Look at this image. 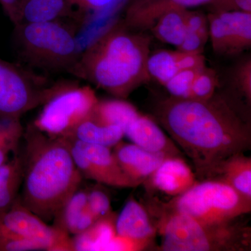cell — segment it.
<instances>
[{
    "label": "cell",
    "instance_id": "ba28073f",
    "mask_svg": "<svg viewBox=\"0 0 251 251\" xmlns=\"http://www.w3.org/2000/svg\"><path fill=\"white\" fill-rule=\"evenodd\" d=\"M45 85L43 77L0 58V120H20L45 103L56 87Z\"/></svg>",
    "mask_w": 251,
    "mask_h": 251
},
{
    "label": "cell",
    "instance_id": "1f68e13d",
    "mask_svg": "<svg viewBox=\"0 0 251 251\" xmlns=\"http://www.w3.org/2000/svg\"><path fill=\"white\" fill-rule=\"evenodd\" d=\"M208 6L211 12L243 11L251 13V0H212Z\"/></svg>",
    "mask_w": 251,
    "mask_h": 251
},
{
    "label": "cell",
    "instance_id": "44dd1931",
    "mask_svg": "<svg viewBox=\"0 0 251 251\" xmlns=\"http://www.w3.org/2000/svg\"><path fill=\"white\" fill-rule=\"evenodd\" d=\"M116 216L97 220L89 228L72 238L74 251H104L116 236Z\"/></svg>",
    "mask_w": 251,
    "mask_h": 251
},
{
    "label": "cell",
    "instance_id": "cb8c5ba5",
    "mask_svg": "<svg viewBox=\"0 0 251 251\" xmlns=\"http://www.w3.org/2000/svg\"><path fill=\"white\" fill-rule=\"evenodd\" d=\"M186 10L175 9L162 15L150 30L158 40L178 49L186 35Z\"/></svg>",
    "mask_w": 251,
    "mask_h": 251
},
{
    "label": "cell",
    "instance_id": "ffe728a7",
    "mask_svg": "<svg viewBox=\"0 0 251 251\" xmlns=\"http://www.w3.org/2000/svg\"><path fill=\"white\" fill-rule=\"evenodd\" d=\"M124 136L121 127L101 125L90 116L81 122L67 138L110 148L120 143Z\"/></svg>",
    "mask_w": 251,
    "mask_h": 251
},
{
    "label": "cell",
    "instance_id": "ac0fdd59",
    "mask_svg": "<svg viewBox=\"0 0 251 251\" xmlns=\"http://www.w3.org/2000/svg\"><path fill=\"white\" fill-rule=\"evenodd\" d=\"M21 23H38L71 17L74 10L67 0H20Z\"/></svg>",
    "mask_w": 251,
    "mask_h": 251
},
{
    "label": "cell",
    "instance_id": "f546056e",
    "mask_svg": "<svg viewBox=\"0 0 251 251\" xmlns=\"http://www.w3.org/2000/svg\"><path fill=\"white\" fill-rule=\"evenodd\" d=\"M87 206L96 221L115 216L112 211L110 198L101 190L94 188L87 191Z\"/></svg>",
    "mask_w": 251,
    "mask_h": 251
},
{
    "label": "cell",
    "instance_id": "e575fe53",
    "mask_svg": "<svg viewBox=\"0 0 251 251\" xmlns=\"http://www.w3.org/2000/svg\"><path fill=\"white\" fill-rule=\"evenodd\" d=\"M9 121V120H0V137L1 136V135L4 133L5 130L6 129Z\"/></svg>",
    "mask_w": 251,
    "mask_h": 251
},
{
    "label": "cell",
    "instance_id": "d4e9b609",
    "mask_svg": "<svg viewBox=\"0 0 251 251\" xmlns=\"http://www.w3.org/2000/svg\"><path fill=\"white\" fill-rule=\"evenodd\" d=\"M186 33L177 50L186 52L202 53L209 39L207 16L201 11L186 10Z\"/></svg>",
    "mask_w": 251,
    "mask_h": 251
},
{
    "label": "cell",
    "instance_id": "9c48e42d",
    "mask_svg": "<svg viewBox=\"0 0 251 251\" xmlns=\"http://www.w3.org/2000/svg\"><path fill=\"white\" fill-rule=\"evenodd\" d=\"M74 163L82 177L112 187L139 186L122 171L110 148L68 138Z\"/></svg>",
    "mask_w": 251,
    "mask_h": 251
},
{
    "label": "cell",
    "instance_id": "2e32d148",
    "mask_svg": "<svg viewBox=\"0 0 251 251\" xmlns=\"http://www.w3.org/2000/svg\"><path fill=\"white\" fill-rule=\"evenodd\" d=\"M116 233L147 247L154 236L156 229L148 212L140 203L131 198L128 201L115 221Z\"/></svg>",
    "mask_w": 251,
    "mask_h": 251
},
{
    "label": "cell",
    "instance_id": "277c9868",
    "mask_svg": "<svg viewBox=\"0 0 251 251\" xmlns=\"http://www.w3.org/2000/svg\"><path fill=\"white\" fill-rule=\"evenodd\" d=\"M161 225L164 251H239L251 245V229L235 221L219 224L198 222L168 211Z\"/></svg>",
    "mask_w": 251,
    "mask_h": 251
},
{
    "label": "cell",
    "instance_id": "d6a6232c",
    "mask_svg": "<svg viewBox=\"0 0 251 251\" xmlns=\"http://www.w3.org/2000/svg\"><path fill=\"white\" fill-rule=\"evenodd\" d=\"M72 8L77 7L82 11H103L114 2L115 0H67Z\"/></svg>",
    "mask_w": 251,
    "mask_h": 251
},
{
    "label": "cell",
    "instance_id": "6da1fadb",
    "mask_svg": "<svg viewBox=\"0 0 251 251\" xmlns=\"http://www.w3.org/2000/svg\"><path fill=\"white\" fill-rule=\"evenodd\" d=\"M157 116L203 181L216 176L229 157L251 148L250 125L216 94L206 100L171 97L159 103Z\"/></svg>",
    "mask_w": 251,
    "mask_h": 251
},
{
    "label": "cell",
    "instance_id": "d6986e66",
    "mask_svg": "<svg viewBox=\"0 0 251 251\" xmlns=\"http://www.w3.org/2000/svg\"><path fill=\"white\" fill-rule=\"evenodd\" d=\"M244 198L251 201V159L244 153L229 157L220 166L216 176Z\"/></svg>",
    "mask_w": 251,
    "mask_h": 251
},
{
    "label": "cell",
    "instance_id": "5b68a950",
    "mask_svg": "<svg viewBox=\"0 0 251 251\" xmlns=\"http://www.w3.org/2000/svg\"><path fill=\"white\" fill-rule=\"evenodd\" d=\"M18 51L29 64L68 72L81 52L75 30L62 20L21 23L15 26Z\"/></svg>",
    "mask_w": 251,
    "mask_h": 251
},
{
    "label": "cell",
    "instance_id": "484cf974",
    "mask_svg": "<svg viewBox=\"0 0 251 251\" xmlns=\"http://www.w3.org/2000/svg\"><path fill=\"white\" fill-rule=\"evenodd\" d=\"M181 54L179 50H161L150 54L148 61V71L150 77L164 85L176 73L183 70Z\"/></svg>",
    "mask_w": 251,
    "mask_h": 251
},
{
    "label": "cell",
    "instance_id": "83f0119b",
    "mask_svg": "<svg viewBox=\"0 0 251 251\" xmlns=\"http://www.w3.org/2000/svg\"><path fill=\"white\" fill-rule=\"evenodd\" d=\"M203 68L180 71L163 86L171 94V97L178 99H189L190 92L193 81L198 73Z\"/></svg>",
    "mask_w": 251,
    "mask_h": 251
},
{
    "label": "cell",
    "instance_id": "603a6c76",
    "mask_svg": "<svg viewBox=\"0 0 251 251\" xmlns=\"http://www.w3.org/2000/svg\"><path fill=\"white\" fill-rule=\"evenodd\" d=\"M140 115L132 104L122 99L99 100L91 117L101 125L117 126L123 130Z\"/></svg>",
    "mask_w": 251,
    "mask_h": 251
},
{
    "label": "cell",
    "instance_id": "4fadbf2b",
    "mask_svg": "<svg viewBox=\"0 0 251 251\" xmlns=\"http://www.w3.org/2000/svg\"><path fill=\"white\" fill-rule=\"evenodd\" d=\"M114 155L126 175L138 185L150 178L168 155L152 152L135 144L120 141L115 146Z\"/></svg>",
    "mask_w": 251,
    "mask_h": 251
},
{
    "label": "cell",
    "instance_id": "7c38bea8",
    "mask_svg": "<svg viewBox=\"0 0 251 251\" xmlns=\"http://www.w3.org/2000/svg\"><path fill=\"white\" fill-rule=\"evenodd\" d=\"M212 0H128L125 19L127 27L134 30L150 29L162 15L175 9L206 5Z\"/></svg>",
    "mask_w": 251,
    "mask_h": 251
},
{
    "label": "cell",
    "instance_id": "f1b7e54d",
    "mask_svg": "<svg viewBox=\"0 0 251 251\" xmlns=\"http://www.w3.org/2000/svg\"><path fill=\"white\" fill-rule=\"evenodd\" d=\"M23 134L20 120H11L4 133L0 137V166L8 161L9 153L18 151V144Z\"/></svg>",
    "mask_w": 251,
    "mask_h": 251
},
{
    "label": "cell",
    "instance_id": "4316f807",
    "mask_svg": "<svg viewBox=\"0 0 251 251\" xmlns=\"http://www.w3.org/2000/svg\"><path fill=\"white\" fill-rule=\"evenodd\" d=\"M218 78L215 72L209 68L201 69L193 81L190 92L189 99L206 100L216 94Z\"/></svg>",
    "mask_w": 251,
    "mask_h": 251
},
{
    "label": "cell",
    "instance_id": "7a4b0ae2",
    "mask_svg": "<svg viewBox=\"0 0 251 251\" xmlns=\"http://www.w3.org/2000/svg\"><path fill=\"white\" fill-rule=\"evenodd\" d=\"M150 38L116 21L104 29L67 72L119 99H126L151 79Z\"/></svg>",
    "mask_w": 251,
    "mask_h": 251
},
{
    "label": "cell",
    "instance_id": "8fae6325",
    "mask_svg": "<svg viewBox=\"0 0 251 251\" xmlns=\"http://www.w3.org/2000/svg\"><path fill=\"white\" fill-rule=\"evenodd\" d=\"M207 18L209 40L216 54L232 55L250 49L251 13L210 12Z\"/></svg>",
    "mask_w": 251,
    "mask_h": 251
},
{
    "label": "cell",
    "instance_id": "3957f363",
    "mask_svg": "<svg viewBox=\"0 0 251 251\" xmlns=\"http://www.w3.org/2000/svg\"><path fill=\"white\" fill-rule=\"evenodd\" d=\"M23 161V205L44 221L53 220L80 187L82 176L69 140L52 138L28 127Z\"/></svg>",
    "mask_w": 251,
    "mask_h": 251
},
{
    "label": "cell",
    "instance_id": "30bf717a",
    "mask_svg": "<svg viewBox=\"0 0 251 251\" xmlns=\"http://www.w3.org/2000/svg\"><path fill=\"white\" fill-rule=\"evenodd\" d=\"M0 222L16 234L39 243L47 251H74L70 235L46 224L23 205L20 196L9 210L0 214Z\"/></svg>",
    "mask_w": 251,
    "mask_h": 251
},
{
    "label": "cell",
    "instance_id": "4dcf8cb0",
    "mask_svg": "<svg viewBox=\"0 0 251 251\" xmlns=\"http://www.w3.org/2000/svg\"><path fill=\"white\" fill-rule=\"evenodd\" d=\"M234 84L236 88L246 99L248 103L251 101V59H246L236 68L233 74Z\"/></svg>",
    "mask_w": 251,
    "mask_h": 251
},
{
    "label": "cell",
    "instance_id": "8992f818",
    "mask_svg": "<svg viewBox=\"0 0 251 251\" xmlns=\"http://www.w3.org/2000/svg\"><path fill=\"white\" fill-rule=\"evenodd\" d=\"M168 211L185 214L198 222H231L251 210V201L220 179L197 182L167 204Z\"/></svg>",
    "mask_w": 251,
    "mask_h": 251
},
{
    "label": "cell",
    "instance_id": "836d02e7",
    "mask_svg": "<svg viewBox=\"0 0 251 251\" xmlns=\"http://www.w3.org/2000/svg\"><path fill=\"white\" fill-rule=\"evenodd\" d=\"M0 4L14 26L21 23L20 0H0Z\"/></svg>",
    "mask_w": 251,
    "mask_h": 251
},
{
    "label": "cell",
    "instance_id": "7402d4cb",
    "mask_svg": "<svg viewBox=\"0 0 251 251\" xmlns=\"http://www.w3.org/2000/svg\"><path fill=\"white\" fill-rule=\"evenodd\" d=\"M23 181V156L17 151L13 158L0 166V214L14 204Z\"/></svg>",
    "mask_w": 251,
    "mask_h": 251
},
{
    "label": "cell",
    "instance_id": "52a82bcc",
    "mask_svg": "<svg viewBox=\"0 0 251 251\" xmlns=\"http://www.w3.org/2000/svg\"><path fill=\"white\" fill-rule=\"evenodd\" d=\"M98 101L89 86L58 84L32 126L50 137L67 138L81 122L91 116Z\"/></svg>",
    "mask_w": 251,
    "mask_h": 251
},
{
    "label": "cell",
    "instance_id": "9a60e30c",
    "mask_svg": "<svg viewBox=\"0 0 251 251\" xmlns=\"http://www.w3.org/2000/svg\"><path fill=\"white\" fill-rule=\"evenodd\" d=\"M150 178L153 187L175 197L197 183L192 170L179 156L166 158Z\"/></svg>",
    "mask_w": 251,
    "mask_h": 251
},
{
    "label": "cell",
    "instance_id": "e0dca14e",
    "mask_svg": "<svg viewBox=\"0 0 251 251\" xmlns=\"http://www.w3.org/2000/svg\"><path fill=\"white\" fill-rule=\"evenodd\" d=\"M54 227L76 235L84 232L96 221L87 206V191L78 189L59 209L54 219Z\"/></svg>",
    "mask_w": 251,
    "mask_h": 251
},
{
    "label": "cell",
    "instance_id": "5bb4252c",
    "mask_svg": "<svg viewBox=\"0 0 251 251\" xmlns=\"http://www.w3.org/2000/svg\"><path fill=\"white\" fill-rule=\"evenodd\" d=\"M125 135L140 148L170 156H181V151L151 119L140 115L124 130Z\"/></svg>",
    "mask_w": 251,
    "mask_h": 251
}]
</instances>
